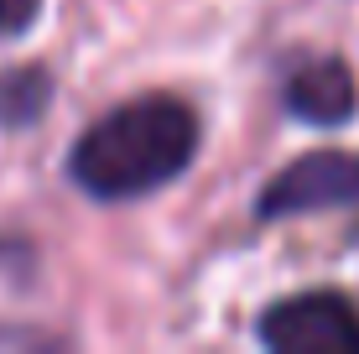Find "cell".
Segmentation results:
<instances>
[{
	"label": "cell",
	"mask_w": 359,
	"mask_h": 354,
	"mask_svg": "<svg viewBox=\"0 0 359 354\" xmlns=\"http://www.w3.org/2000/svg\"><path fill=\"white\" fill-rule=\"evenodd\" d=\"M198 151V120L172 94H146L94 120L68 156V177L89 198L120 203L182 177Z\"/></svg>",
	"instance_id": "obj_1"
},
{
	"label": "cell",
	"mask_w": 359,
	"mask_h": 354,
	"mask_svg": "<svg viewBox=\"0 0 359 354\" xmlns=\"http://www.w3.org/2000/svg\"><path fill=\"white\" fill-rule=\"evenodd\" d=\"M255 334L276 354H359V308L344 292H297L271 302Z\"/></svg>",
	"instance_id": "obj_2"
},
{
	"label": "cell",
	"mask_w": 359,
	"mask_h": 354,
	"mask_svg": "<svg viewBox=\"0 0 359 354\" xmlns=\"http://www.w3.org/2000/svg\"><path fill=\"white\" fill-rule=\"evenodd\" d=\"M349 203H359V156L307 151L261 188L255 214L261 219H292V214H318V209H349Z\"/></svg>",
	"instance_id": "obj_3"
},
{
	"label": "cell",
	"mask_w": 359,
	"mask_h": 354,
	"mask_svg": "<svg viewBox=\"0 0 359 354\" xmlns=\"http://www.w3.org/2000/svg\"><path fill=\"white\" fill-rule=\"evenodd\" d=\"M281 100L297 120L307 125H344L359 104V89H354V73L339 63V57H313V63L292 68L287 73V89Z\"/></svg>",
	"instance_id": "obj_4"
},
{
	"label": "cell",
	"mask_w": 359,
	"mask_h": 354,
	"mask_svg": "<svg viewBox=\"0 0 359 354\" xmlns=\"http://www.w3.org/2000/svg\"><path fill=\"white\" fill-rule=\"evenodd\" d=\"M47 73H36V68H21V73H11V79H0V120L6 125H27V120L42 115V104H47Z\"/></svg>",
	"instance_id": "obj_5"
},
{
	"label": "cell",
	"mask_w": 359,
	"mask_h": 354,
	"mask_svg": "<svg viewBox=\"0 0 359 354\" xmlns=\"http://www.w3.org/2000/svg\"><path fill=\"white\" fill-rule=\"evenodd\" d=\"M36 11H42V0H0V36L27 32L36 21Z\"/></svg>",
	"instance_id": "obj_6"
}]
</instances>
